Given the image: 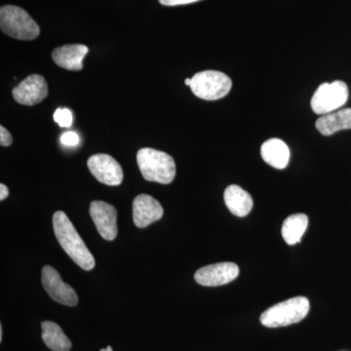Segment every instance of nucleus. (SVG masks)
<instances>
[{
  "mask_svg": "<svg viewBox=\"0 0 351 351\" xmlns=\"http://www.w3.org/2000/svg\"><path fill=\"white\" fill-rule=\"evenodd\" d=\"M61 143L66 147H76L80 143V136L73 131L66 132L61 136Z\"/></svg>",
  "mask_w": 351,
  "mask_h": 351,
  "instance_id": "obj_20",
  "label": "nucleus"
},
{
  "mask_svg": "<svg viewBox=\"0 0 351 351\" xmlns=\"http://www.w3.org/2000/svg\"><path fill=\"white\" fill-rule=\"evenodd\" d=\"M348 96L350 92L346 82L336 80L331 83H322L311 98V108L316 114H328L343 107Z\"/></svg>",
  "mask_w": 351,
  "mask_h": 351,
  "instance_id": "obj_6",
  "label": "nucleus"
},
{
  "mask_svg": "<svg viewBox=\"0 0 351 351\" xmlns=\"http://www.w3.org/2000/svg\"><path fill=\"white\" fill-rule=\"evenodd\" d=\"M309 308L311 304L306 297H295L269 307L261 315L260 321L267 328L286 327L301 322Z\"/></svg>",
  "mask_w": 351,
  "mask_h": 351,
  "instance_id": "obj_3",
  "label": "nucleus"
},
{
  "mask_svg": "<svg viewBox=\"0 0 351 351\" xmlns=\"http://www.w3.org/2000/svg\"><path fill=\"white\" fill-rule=\"evenodd\" d=\"M158 1L164 6H178L193 3V2H197L199 0H158Z\"/></svg>",
  "mask_w": 351,
  "mask_h": 351,
  "instance_id": "obj_22",
  "label": "nucleus"
},
{
  "mask_svg": "<svg viewBox=\"0 0 351 351\" xmlns=\"http://www.w3.org/2000/svg\"><path fill=\"white\" fill-rule=\"evenodd\" d=\"M239 276V265L233 263H219L201 267L195 274L199 285L217 287L232 282Z\"/></svg>",
  "mask_w": 351,
  "mask_h": 351,
  "instance_id": "obj_9",
  "label": "nucleus"
},
{
  "mask_svg": "<svg viewBox=\"0 0 351 351\" xmlns=\"http://www.w3.org/2000/svg\"><path fill=\"white\" fill-rule=\"evenodd\" d=\"M223 197H225L226 205L228 210L234 216L240 217V218L247 216L253 208L252 196L237 184L228 186Z\"/></svg>",
  "mask_w": 351,
  "mask_h": 351,
  "instance_id": "obj_16",
  "label": "nucleus"
},
{
  "mask_svg": "<svg viewBox=\"0 0 351 351\" xmlns=\"http://www.w3.org/2000/svg\"><path fill=\"white\" fill-rule=\"evenodd\" d=\"M163 217L160 203L149 195H140L133 201V219L137 228H145Z\"/></svg>",
  "mask_w": 351,
  "mask_h": 351,
  "instance_id": "obj_12",
  "label": "nucleus"
},
{
  "mask_svg": "<svg viewBox=\"0 0 351 351\" xmlns=\"http://www.w3.org/2000/svg\"><path fill=\"white\" fill-rule=\"evenodd\" d=\"M53 228L56 239L69 258L82 269L91 270L95 267V258L91 252L63 211L53 215Z\"/></svg>",
  "mask_w": 351,
  "mask_h": 351,
  "instance_id": "obj_1",
  "label": "nucleus"
},
{
  "mask_svg": "<svg viewBox=\"0 0 351 351\" xmlns=\"http://www.w3.org/2000/svg\"><path fill=\"white\" fill-rule=\"evenodd\" d=\"M1 31L10 38L20 40H34L40 34L39 25L29 13L21 7L2 6L0 9Z\"/></svg>",
  "mask_w": 351,
  "mask_h": 351,
  "instance_id": "obj_4",
  "label": "nucleus"
},
{
  "mask_svg": "<svg viewBox=\"0 0 351 351\" xmlns=\"http://www.w3.org/2000/svg\"><path fill=\"white\" fill-rule=\"evenodd\" d=\"M44 343L53 351H69L71 343L62 328L56 323L44 321L41 323Z\"/></svg>",
  "mask_w": 351,
  "mask_h": 351,
  "instance_id": "obj_17",
  "label": "nucleus"
},
{
  "mask_svg": "<svg viewBox=\"0 0 351 351\" xmlns=\"http://www.w3.org/2000/svg\"><path fill=\"white\" fill-rule=\"evenodd\" d=\"M73 112L69 108H58L54 113V120L61 127H69L73 124Z\"/></svg>",
  "mask_w": 351,
  "mask_h": 351,
  "instance_id": "obj_19",
  "label": "nucleus"
},
{
  "mask_svg": "<svg viewBox=\"0 0 351 351\" xmlns=\"http://www.w3.org/2000/svg\"><path fill=\"white\" fill-rule=\"evenodd\" d=\"M138 169L145 180L168 184L174 181L176 163L173 157L166 152L144 147L137 154Z\"/></svg>",
  "mask_w": 351,
  "mask_h": 351,
  "instance_id": "obj_2",
  "label": "nucleus"
},
{
  "mask_svg": "<svg viewBox=\"0 0 351 351\" xmlns=\"http://www.w3.org/2000/svg\"><path fill=\"white\" fill-rule=\"evenodd\" d=\"M2 338H3V329H2V326L0 325V341H2Z\"/></svg>",
  "mask_w": 351,
  "mask_h": 351,
  "instance_id": "obj_24",
  "label": "nucleus"
},
{
  "mask_svg": "<svg viewBox=\"0 0 351 351\" xmlns=\"http://www.w3.org/2000/svg\"><path fill=\"white\" fill-rule=\"evenodd\" d=\"M88 169L101 184L117 186L123 181V171L120 164L108 154H94L88 159Z\"/></svg>",
  "mask_w": 351,
  "mask_h": 351,
  "instance_id": "obj_8",
  "label": "nucleus"
},
{
  "mask_svg": "<svg viewBox=\"0 0 351 351\" xmlns=\"http://www.w3.org/2000/svg\"><path fill=\"white\" fill-rule=\"evenodd\" d=\"M89 52L83 44H68L58 47L52 52V59L58 66L68 71H82L83 59Z\"/></svg>",
  "mask_w": 351,
  "mask_h": 351,
  "instance_id": "obj_13",
  "label": "nucleus"
},
{
  "mask_svg": "<svg viewBox=\"0 0 351 351\" xmlns=\"http://www.w3.org/2000/svg\"><path fill=\"white\" fill-rule=\"evenodd\" d=\"M191 89L198 98L217 101L230 93L232 82L226 73L218 71H204L191 78Z\"/></svg>",
  "mask_w": 351,
  "mask_h": 351,
  "instance_id": "obj_5",
  "label": "nucleus"
},
{
  "mask_svg": "<svg viewBox=\"0 0 351 351\" xmlns=\"http://www.w3.org/2000/svg\"><path fill=\"white\" fill-rule=\"evenodd\" d=\"M308 226V218L304 214H295L284 221L282 230L283 239L288 245H295L301 241L302 235Z\"/></svg>",
  "mask_w": 351,
  "mask_h": 351,
  "instance_id": "obj_18",
  "label": "nucleus"
},
{
  "mask_svg": "<svg viewBox=\"0 0 351 351\" xmlns=\"http://www.w3.org/2000/svg\"><path fill=\"white\" fill-rule=\"evenodd\" d=\"M184 83H186V85H188V86H191V78H186V80H184Z\"/></svg>",
  "mask_w": 351,
  "mask_h": 351,
  "instance_id": "obj_25",
  "label": "nucleus"
},
{
  "mask_svg": "<svg viewBox=\"0 0 351 351\" xmlns=\"http://www.w3.org/2000/svg\"><path fill=\"white\" fill-rule=\"evenodd\" d=\"M90 215L101 237L112 241L117 235V211L112 205L104 201H93L90 205Z\"/></svg>",
  "mask_w": 351,
  "mask_h": 351,
  "instance_id": "obj_10",
  "label": "nucleus"
},
{
  "mask_svg": "<svg viewBox=\"0 0 351 351\" xmlns=\"http://www.w3.org/2000/svg\"><path fill=\"white\" fill-rule=\"evenodd\" d=\"M41 281L51 299L64 306H75L78 302L75 289L64 283L61 276L54 267L45 265L43 269Z\"/></svg>",
  "mask_w": 351,
  "mask_h": 351,
  "instance_id": "obj_7",
  "label": "nucleus"
},
{
  "mask_svg": "<svg viewBox=\"0 0 351 351\" xmlns=\"http://www.w3.org/2000/svg\"><path fill=\"white\" fill-rule=\"evenodd\" d=\"M9 195V189L7 188L5 184H0V200L3 201L8 197Z\"/></svg>",
  "mask_w": 351,
  "mask_h": 351,
  "instance_id": "obj_23",
  "label": "nucleus"
},
{
  "mask_svg": "<svg viewBox=\"0 0 351 351\" xmlns=\"http://www.w3.org/2000/svg\"><path fill=\"white\" fill-rule=\"evenodd\" d=\"M101 351H113L112 348H110V346H108L107 348H103V350H101Z\"/></svg>",
  "mask_w": 351,
  "mask_h": 351,
  "instance_id": "obj_26",
  "label": "nucleus"
},
{
  "mask_svg": "<svg viewBox=\"0 0 351 351\" xmlns=\"http://www.w3.org/2000/svg\"><path fill=\"white\" fill-rule=\"evenodd\" d=\"M315 126L324 136H331L337 132L351 129V108H341L322 115L316 121Z\"/></svg>",
  "mask_w": 351,
  "mask_h": 351,
  "instance_id": "obj_15",
  "label": "nucleus"
},
{
  "mask_svg": "<svg viewBox=\"0 0 351 351\" xmlns=\"http://www.w3.org/2000/svg\"><path fill=\"white\" fill-rule=\"evenodd\" d=\"M13 138L11 136L10 132L4 128L3 126H0V145L2 147H9L12 145Z\"/></svg>",
  "mask_w": 351,
  "mask_h": 351,
  "instance_id": "obj_21",
  "label": "nucleus"
},
{
  "mask_svg": "<svg viewBox=\"0 0 351 351\" xmlns=\"http://www.w3.org/2000/svg\"><path fill=\"white\" fill-rule=\"evenodd\" d=\"M263 160L276 169L282 170L287 167L290 160V149L280 138H269L261 147Z\"/></svg>",
  "mask_w": 351,
  "mask_h": 351,
  "instance_id": "obj_14",
  "label": "nucleus"
},
{
  "mask_svg": "<svg viewBox=\"0 0 351 351\" xmlns=\"http://www.w3.org/2000/svg\"><path fill=\"white\" fill-rule=\"evenodd\" d=\"M12 94L21 105H38L47 97V83L43 75H32L14 88Z\"/></svg>",
  "mask_w": 351,
  "mask_h": 351,
  "instance_id": "obj_11",
  "label": "nucleus"
}]
</instances>
